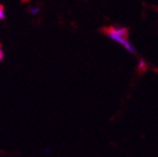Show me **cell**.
<instances>
[{
	"label": "cell",
	"mask_w": 158,
	"mask_h": 157,
	"mask_svg": "<svg viewBox=\"0 0 158 157\" xmlns=\"http://www.w3.org/2000/svg\"><path fill=\"white\" fill-rule=\"evenodd\" d=\"M31 14H37L38 12V9H35V8H31Z\"/></svg>",
	"instance_id": "obj_5"
},
{
	"label": "cell",
	"mask_w": 158,
	"mask_h": 157,
	"mask_svg": "<svg viewBox=\"0 0 158 157\" xmlns=\"http://www.w3.org/2000/svg\"><path fill=\"white\" fill-rule=\"evenodd\" d=\"M3 56H5V54H3V51L1 49H0V62L3 60Z\"/></svg>",
	"instance_id": "obj_4"
},
{
	"label": "cell",
	"mask_w": 158,
	"mask_h": 157,
	"mask_svg": "<svg viewBox=\"0 0 158 157\" xmlns=\"http://www.w3.org/2000/svg\"><path fill=\"white\" fill-rule=\"evenodd\" d=\"M138 67H139V71L140 72H143L145 70L147 69V64L146 62L143 60H139V65H138Z\"/></svg>",
	"instance_id": "obj_2"
},
{
	"label": "cell",
	"mask_w": 158,
	"mask_h": 157,
	"mask_svg": "<svg viewBox=\"0 0 158 157\" xmlns=\"http://www.w3.org/2000/svg\"><path fill=\"white\" fill-rule=\"evenodd\" d=\"M106 33L110 38L112 39L113 42L120 44L126 51H128L131 54L136 53V49H135L134 45L128 39V34H129L128 28L120 27V26H113V27L106 28Z\"/></svg>",
	"instance_id": "obj_1"
},
{
	"label": "cell",
	"mask_w": 158,
	"mask_h": 157,
	"mask_svg": "<svg viewBox=\"0 0 158 157\" xmlns=\"http://www.w3.org/2000/svg\"><path fill=\"white\" fill-rule=\"evenodd\" d=\"M5 19V10H3V7L0 6V20Z\"/></svg>",
	"instance_id": "obj_3"
}]
</instances>
